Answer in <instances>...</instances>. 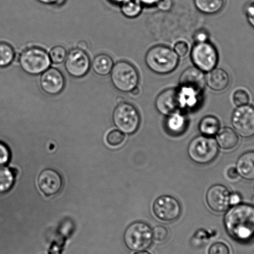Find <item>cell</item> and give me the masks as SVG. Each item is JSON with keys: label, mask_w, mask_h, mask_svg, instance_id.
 I'll list each match as a JSON object with an SVG mask.
<instances>
[{"label": "cell", "mask_w": 254, "mask_h": 254, "mask_svg": "<svg viewBox=\"0 0 254 254\" xmlns=\"http://www.w3.org/2000/svg\"><path fill=\"white\" fill-rule=\"evenodd\" d=\"M227 233L239 242H248L254 238V206L239 204L229 209L224 218Z\"/></svg>", "instance_id": "cell-1"}, {"label": "cell", "mask_w": 254, "mask_h": 254, "mask_svg": "<svg viewBox=\"0 0 254 254\" xmlns=\"http://www.w3.org/2000/svg\"><path fill=\"white\" fill-rule=\"evenodd\" d=\"M145 62L150 70L159 75H166L176 70L179 65V58L169 47L157 45L147 51Z\"/></svg>", "instance_id": "cell-2"}, {"label": "cell", "mask_w": 254, "mask_h": 254, "mask_svg": "<svg viewBox=\"0 0 254 254\" xmlns=\"http://www.w3.org/2000/svg\"><path fill=\"white\" fill-rule=\"evenodd\" d=\"M111 80L116 89L122 92H130L137 87L139 75L136 68L127 61H120L113 65Z\"/></svg>", "instance_id": "cell-3"}, {"label": "cell", "mask_w": 254, "mask_h": 254, "mask_svg": "<svg viewBox=\"0 0 254 254\" xmlns=\"http://www.w3.org/2000/svg\"><path fill=\"white\" fill-rule=\"evenodd\" d=\"M219 148L213 137L199 135L191 140L188 147V154L196 164L205 165L213 162L218 156Z\"/></svg>", "instance_id": "cell-4"}, {"label": "cell", "mask_w": 254, "mask_h": 254, "mask_svg": "<svg viewBox=\"0 0 254 254\" xmlns=\"http://www.w3.org/2000/svg\"><path fill=\"white\" fill-rule=\"evenodd\" d=\"M19 65L24 72L31 75H39L49 68L50 57L44 49L33 47L24 50L19 57Z\"/></svg>", "instance_id": "cell-5"}, {"label": "cell", "mask_w": 254, "mask_h": 254, "mask_svg": "<svg viewBox=\"0 0 254 254\" xmlns=\"http://www.w3.org/2000/svg\"><path fill=\"white\" fill-rule=\"evenodd\" d=\"M153 239L152 229L144 222L130 224L125 232V243L130 251H145L151 246Z\"/></svg>", "instance_id": "cell-6"}, {"label": "cell", "mask_w": 254, "mask_h": 254, "mask_svg": "<svg viewBox=\"0 0 254 254\" xmlns=\"http://www.w3.org/2000/svg\"><path fill=\"white\" fill-rule=\"evenodd\" d=\"M113 120L116 127L127 134H132L139 129L140 117L136 108L130 103L123 102L115 108Z\"/></svg>", "instance_id": "cell-7"}, {"label": "cell", "mask_w": 254, "mask_h": 254, "mask_svg": "<svg viewBox=\"0 0 254 254\" xmlns=\"http://www.w3.org/2000/svg\"><path fill=\"white\" fill-rule=\"evenodd\" d=\"M191 59L194 66L203 72L213 70L218 63V53L213 44L205 43H195L191 51Z\"/></svg>", "instance_id": "cell-8"}, {"label": "cell", "mask_w": 254, "mask_h": 254, "mask_svg": "<svg viewBox=\"0 0 254 254\" xmlns=\"http://www.w3.org/2000/svg\"><path fill=\"white\" fill-rule=\"evenodd\" d=\"M232 125L236 133L244 138L254 136V107L251 105L241 106L234 111Z\"/></svg>", "instance_id": "cell-9"}, {"label": "cell", "mask_w": 254, "mask_h": 254, "mask_svg": "<svg viewBox=\"0 0 254 254\" xmlns=\"http://www.w3.org/2000/svg\"><path fill=\"white\" fill-rule=\"evenodd\" d=\"M153 211L160 220L172 222L177 220L181 216V203L174 197L162 195L159 197L153 204Z\"/></svg>", "instance_id": "cell-10"}, {"label": "cell", "mask_w": 254, "mask_h": 254, "mask_svg": "<svg viewBox=\"0 0 254 254\" xmlns=\"http://www.w3.org/2000/svg\"><path fill=\"white\" fill-rule=\"evenodd\" d=\"M65 67L69 75L73 77H83L90 70L89 56L81 49H71L66 55Z\"/></svg>", "instance_id": "cell-11"}, {"label": "cell", "mask_w": 254, "mask_h": 254, "mask_svg": "<svg viewBox=\"0 0 254 254\" xmlns=\"http://www.w3.org/2000/svg\"><path fill=\"white\" fill-rule=\"evenodd\" d=\"M230 194L229 190L223 185H214L207 191L206 203L211 210L216 213H223L230 206Z\"/></svg>", "instance_id": "cell-12"}, {"label": "cell", "mask_w": 254, "mask_h": 254, "mask_svg": "<svg viewBox=\"0 0 254 254\" xmlns=\"http://www.w3.org/2000/svg\"><path fill=\"white\" fill-rule=\"evenodd\" d=\"M65 80L63 73L58 69L49 68L42 73L40 85L47 94L57 95L63 92Z\"/></svg>", "instance_id": "cell-13"}, {"label": "cell", "mask_w": 254, "mask_h": 254, "mask_svg": "<svg viewBox=\"0 0 254 254\" xmlns=\"http://www.w3.org/2000/svg\"><path fill=\"white\" fill-rule=\"evenodd\" d=\"M155 108L160 114L169 116L179 109L178 90L174 88L166 89L157 96Z\"/></svg>", "instance_id": "cell-14"}, {"label": "cell", "mask_w": 254, "mask_h": 254, "mask_svg": "<svg viewBox=\"0 0 254 254\" xmlns=\"http://www.w3.org/2000/svg\"><path fill=\"white\" fill-rule=\"evenodd\" d=\"M38 184L41 190L46 195H54L61 190L63 180L58 172L53 169H46L39 175Z\"/></svg>", "instance_id": "cell-15"}, {"label": "cell", "mask_w": 254, "mask_h": 254, "mask_svg": "<svg viewBox=\"0 0 254 254\" xmlns=\"http://www.w3.org/2000/svg\"><path fill=\"white\" fill-rule=\"evenodd\" d=\"M203 71L196 66L186 69L180 77V86L192 88L202 93L206 85V78Z\"/></svg>", "instance_id": "cell-16"}, {"label": "cell", "mask_w": 254, "mask_h": 254, "mask_svg": "<svg viewBox=\"0 0 254 254\" xmlns=\"http://www.w3.org/2000/svg\"><path fill=\"white\" fill-rule=\"evenodd\" d=\"M205 78L206 85L216 92L225 90L230 82L229 74L222 68H215L208 71Z\"/></svg>", "instance_id": "cell-17"}, {"label": "cell", "mask_w": 254, "mask_h": 254, "mask_svg": "<svg viewBox=\"0 0 254 254\" xmlns=\"http://www.w3.org/2000/svg\"><path fill=\"white\" fill-rule=\"evenodd\" d=\"M178 90L179 109L182 110H192L198 107L199 97L201 93L196 92L192 88L181 87Z\"/></svg>", "instance_id": "cell-18"}, {"label": "cell", "mask_w": 254, "mask_h": 254, "mask_svg": "<svg viewBox=\"0 0 254 254\" xmlns=\"http://www.w3.org/2000/svg\"><path fill=\"white\" fill-rule=\"evenodd\" d=\"M239 176L248 181L254 180V151L244 153L236 162Z\"/></svg>", "instance_id": "cell-19"}, {"label": "cell", "mask_w": 254, "mask_h": 254, "mask_svg": "<svg viewBox=\"0 0 254 254\" xmlns=\"http://www.w3.org/2000/svg\"><path fill=\"white\" fill-rule=\"evenodd\" d=\"M187 127V120L184 114L174 112L167 116L165 121V128L169 134L179 135L185 132Z\"/></svg>", "instance_id": "cell-20"}, {"label": "cell", "mask_w": 254, "mask_h": 254, "mask_svg": "<svg viewBox=\"0 0 254 254\" xmlns=\"http://www.w3.org/2000/svg\"><path fill=\"white\" fill-rule=\"evenodd\" d=\"M216 142L218 146L224 150H231L237 146L239 137L236 131L231 127H226L219 129L216 134Z\"/></svg>", "instance_id": "cell-21"}, {"label": "cell", "mask_w": 254, "mask_h": 254, "mask_svg": "<svg viewBox=\"0 0 254 254\" xmlns=\"http://www.w3.org/2000/svg\"><path fill=\"white\" fill-rule=\"evenodd\" d=\"M92 65L95 73L98 75L105 76L111 73L114 64L110 56L101 54L93 59Z\"/></svg>", "instance_id": "cell-22"}, {"label": "cell", "mask_w": 254, "mask_h": 254, "mask_svg": "<svg viewBox=\"0 0 254 254\" xmlns=\"http://www.w3.org/2000/svg\"><path fill=\"white\" fill-rule=\"evenodd\" d=\"M194 4L201 13L212 15L222 10L225 4V0H194Z\"/></svg>", "instance_id": "cell-23"}, {"label": "cell", "mask_w": 254, "mask_h": 254, "mask_svg": "<svg viewBox=\"0 0 254 254\" xmlns=\"http://www.w3.org/2000/svg\"><path fill=\"white\" fill-rule=\"evenodd\" d=\"M220 129V122L214 116L208 115L202 118L199 123V130L201 134L211 137L216 135Z\"/></svg>", "instance_id": "cell-24"}, {"label": "cell", "mask_w": 254, "mask_h": 254, "mask_svg": "<svg viewBox=\"0 0 254 254\" xmlns=\"http://www.w3.org/2000/svg\"><path fill=\"white\" fill-rule=\"evenodd\" d=\"M142 10V4L139 0H127L122 3L121 11L123 15L128 18L139 16Z\"/></svg>", "instance_id": "cell-25"}, {"label": "cell", "mask_w": 254, "mask_h": 254, "mask_svg": "<svg viewBox=\"0 0 254 254\" xmlns=\"http://www.w3.org/2000/svg\"><path fill=\"white\" fill-rule=\"evenodd\" d=\"M14 184V174L8 168L0 167V194L9 190Z\"/></svg>", "instance_id": "cell-26"}, {"label": "cell", "mask_w": 254, "mask_h": 254, "mask_svg": "<svg viewBox=\"0 0 254 254\" xmlns=\"http://www.w3.org/2000/svg\"><path fill=\"white\" fill-rule=\"evenodd\" d=\"M15 53L11 45L6 43H0V67H5L13 63Z\"/></svg>", "instance_id": "cell-27"}, {"label": "cell", "mask_w": 254, "mask_h": 254, "mask_svg": "<svg viewBox=\"0 0 254 254\" xmlns=\"http://www.w3.org/2000/svg\"><path fill=\"white\" fill-rule=\"evenodd\" d=\"M49 55L50 57L51 63L54 64H60L65 61L67 54L64 47L57 46L51 49Z\"/></svg>", "instance_id": "cell-28"}, {"label": "cell", "mask_w": 254, "mask_h": 254, "mask_svg": "<svg viewBox=\"0 0 254 254\" xmlns=\"http://www.w3.org/2000/svg\"><path fill=\"white\" fill-rule=\"evenodd\" d=\"M233 100L234 105L238 107L248 105L251 100L250 95L245 90L238 89L234 93Z\"/></svg>", "instance_id": "cell-29"}, {"label": "cell", "mask_w": 254, "mask_h": 254, "mask_svg": "<svg viewBox=\"0 0 254 254\" xmlns=\"http://www.w3.org/2000/svg\"><path fill=\"white\" fill-rule=\"evenodd\" d=\"M124 133L118 130H113L108 134L107 137L108 144L112 146H118L125 141Z\"/></svg>", "instance_id": "cell-30"}, {"label": "cell", "mask_w": 254, "mask_h": 254, "mask_svg": "<svg viewBox=\"0 0 254 254\" xmlns=\"http://www.w3.org/2000/svg\"><path fill=\"white\" fill-rule=\"evenodd\" d=\"M153 239L155 241L163 242L166 240L169 236V231L165 227L163 226H155L152 229Z\"/></svg>", "instance_id": "cell-31"}, {"label": "cell", "mask_w": 254, "mask_h": 254, "mask_svg": "<svg viewBox=\"0 0 254 254\" xmlns=\"http://www.w3.org/2000/svg\"><path fill=\"white\" fill-rule=\"evenodd\" d=\"M208 254H230V249L223 243H214L209 249Z\"/></svg>", "instance_id": "cell-32"}, {"label": "cell", "mask_w": 254, "mask_h": 254, "mask_svg": "<svg viewBox=\"0 0 254 254\" xmlns=\"http://www.w3.org/2000/svg\"><path fill=\"white\" fill-rule=\"evenodd\" d=\"M10 158V152L8 147L3 143L0 142V167L3 166L8 162Z\"/></svg>", "instance_id": "cell-33"}, {"label": "cell", "mask_w": 254, "mask_h": 254, "mask_svg": "<svg viewBox=\"0 0 254 254\" xmlns=\"http://www.w3.org/2000/svg\"><path fill=\"white\" fill-rule=\"evenodd\" d=\"M174 51L179 57H184L189 53V47L186 42L181 41L175 44Z\"/></svg>", "instance_id": "cell-34"}, {"label": "cell", "mask_w": 254, "mask_h": 254, "mask_svg": "<svg viewBox=\"0 0 254 254\" xmlns=\"http://www.w3.org/2000/svg\"><path fill=\"white\" fill-rule=\"evenodd\" d=\"M173 4V0H159L155 5L159 10L167 12L171 11Z\"/></svg>", "instance_id": "cell-35"}, {"label": "cell", "mask_w": 254, "mask_h": 254, "mask_svg": "<svg viewBox=\"0 0 254 254\" xmlns=\"http://www.w3.org/2000/svg\"><path fill=\"white\" fill-rule=\"evenodd\" d=\"M209 36L205 30H198L194 34L193 39L195 43H202L208 42Z\"/></svg>", "instance_id": "cell-36"}, {"label": "cell", "mask_w": 254, "mask_h": 254, "mask_svg": "<svg viewBox=\"0 0 254 254\" xmlns=\"http://www.w3.org/2000/svg\"><path fill=\"white\" fill-rule=\"evenodd\" d=\"M245 13L249 23L254 28V2L246 6Z\"/></svg>", "instance_id": "cell-37"}, {"label": "cell", "mask_w": 254, "mask_h": 254, "mask_svg": "<svg viewBox=\"0 0 254 254\" xmlns=\"http://www.w3.org/2000/svg\"><path fill=\"white\" fill-rule=\"evenodd\" d=\"M242 201V196L238 193H233L230 194V198H229V203L230 206H236L240 204Z\"/></svg>", "instance_id": "cell-38"}, {"label": "cell", "mask_w": 254, "mask_h": 254, "mask_svg": "<svg viewBox=\"0 0 254 254\" xmlns=\"http://www.w3.org/2000/svg\"><path fill=\"white\" fill-rule=\"evenodd\" d=\"M39 3L47 4V5H52V4H56V5H61L64 3L65 0H37Z\"/></svg>", "instance_id": "cell-39"}, {"label": "cell", "mask_w": 254, "mask_h": 254, "mask_svg": "<svg viewBox=\"0 0 254 254\" xmlns=\"http://www.w3.org/2000/svg\"><path fill=\"white\" fill-rule=\"evenodd\" d=\"M227 176H228L229 179L231 180L236 179L239 176L238 171L234 167H231L228 170V172H227Z\"/></svg>", "instance_id": "cell-40"}, {"label": "cell", "mask_w": 254, "mask_h": 254, "mask_svg": "<svg viewBox=\"0 0 254 254\" xmlns=\"http://www.w3.org/2000/svg\"><path fill=\"white\" fill-rule=\"evenodd\" d=\"M139 1L145 6H151L156 4L159 0H139Z\"/></svg>", "instance_id": "cell-41"}, {"label": "cell", "mask_w": 254, "mask_h": 254, "mask_svg": "<svg viewBox=\"0 0 254 254\" xmlns=\"http://www.w3.org/2000/svg\"><path fill=\"white\" fill-rule=\"evenodd\" d=\"M77 48L84 51H87L88 48L87 42H85V41L78 42V43L77 44Z\"/></svg>", "instance_id": "cell-42"}, {"label": "cell", "mask_w": 254, "mask_h": 254, "mask_svg": "<svg viewBox=\"0 0 254 254\" xmlns=\"http://www.w3.org/2000/svg\"><path fill=\"white\" fill-rule=\"evenodd\" d=\"M130 93H131L132 94H133V95H137L139 93V89H138V88L136 87V88H134V90L131 91V92H130Z\"/></svg>", "instance_id": "cell-43"}, {"label": "cell", "mask_w": 254, "mask_h": 254, "mask_svg": "<svg viewBox=\"0 0 254 254\" xmlns=\"http://www.w3.org/2000/svg\"><path fill=\"white\" fill-rule=\"evenodd\" d=\"M111 1H113V3L122 4L123 2L127 1V0H111Z\"/></svg>", "instance_id": "cell-44"}, {"label": "cell", "mask_w": 254, "mask_h": 254, "mask_svg": "<svg viewBox=\"0 0 254 254\" xmlns=\"http://www.w3.org/2000/svg\"><path fill=\"white\" fill-rule=\"evenodd\" d=\"M134 254H151L149 253V252L142 251H139V252H138V253H135Z\"/></svg>", "instance_id": "cell-45"}, {"label": "cell", "mask_w": 254, "mask_h": 254, "mask_svg": "<svg viewBox=\"0 0 254 254\" xmlns=\"http://www.w3.org/2000/svg\"><path fill=\"white\" fill-rule=\"evenodd\" d=\"M124 99H123V98L122 97H118L117 98V103H118V104H120V103H122L123 102H124V100H123Z\"/></svg>", "instance_id": "cell-46"}, {"label": "cell", "mask_w": 254, "mask_h": 254, "mask_svg": "<svg viewBox=\"0 0 254 254\" xmlns=\"http://www.w3.org/2000/svg\"><path fill=\"white\" fill-rule=\"evenodd\" d=\"M253 203H254V198L253 199Z\"/></svg>", "instance_id": "cell-47"}]
</instances>
